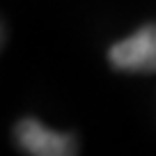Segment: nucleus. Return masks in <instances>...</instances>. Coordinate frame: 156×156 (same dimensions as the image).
<instances>
[{
	"label": "nucleus",
	"instance_id": "nucleus-1",
	"mask_svg": "<svg viewBox=\"0 0 156 156\" xmlns=\"http://www.w3.org/2000/svg\"><path fill=\"white\" fill-rule=\"evenodd\" d=\"M108 60L117 71L154 73L156 71V25H145L131 37L117 41L108 51Z\"/></svg>",
	"mask_w": 156,
	"mask_h": 156
},
{
	"label": "nucleus",
	"instance_id": "nucleus-2",
	"mask_svg": "<svg viewBox=\"0 0 156 156\" xmlns=\"http://www.w3.org/2000/svg\"><path fill=\"white\" fill-rule=\"evenodd\" d=\"M16 142L32 156H71L78 151L76 142L67 133H58L37 119H21L14 129Z\"/></svg>",
	"mask_w": 156,
	"mask_h": 156
}]
</instances>
